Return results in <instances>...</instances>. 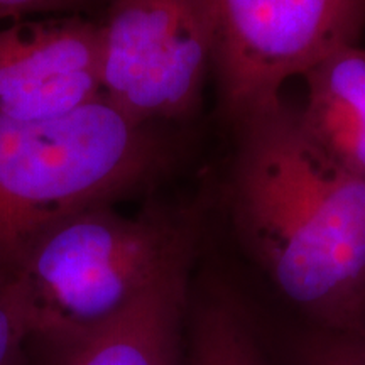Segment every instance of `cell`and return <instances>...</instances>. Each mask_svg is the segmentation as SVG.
<instances>
[{
	"label": "cell",
	"mask_w": 365,
	"mask_h": 365,
	"mask_svg": "<svg viewBox=\"0 0 365 365\" xmlns=\"http://www.w3.org/2000/svg\"><path fill=\"white\" fill-rule=\"evenodd\" d=\"M239 127L227 203L242 252L279 312L365 333V180L327 156L282 100Z\"/></svg>",
	"instance_id": "6da1fadb"
},
{
	"label": "cell",
	"mask_w": 365,
	"mask_h": 365,
	"mask_svg": "<svg viewBox=\"0 0 365 365\" xmlns=\"http://www.w3.org/2000/svg\"><path fill=\"white\" fill-rule=\"evenodd\" d=\"M202 235L200 210L154 203L135 215L97 205L56 223L9 266L33 344L110 323L166 274L195 262Z\"/></svg>",
	"instance_id": "7a4b0ae2"
},
{
	"label": "cell",
	"mask_w": 365,
	"mask_h": 365,
	"mask_svg": "<svg viewBox=\"0 0 365 365\" xmlns=\"http://www.w3.org/2000/svg\"><path fill=\"white\" fill-rule=\"evenodd\" d=\"M171 158L158 125L105 98L51 120L0 117V267L65 218L145 191Z\"/></svg>",
	"instance_id": "3957f363"
},
{
	"label": "cell",
	"mask_w": 365,
	"mask_h": 365,
	"mask_svg": "<svg viewBox=\"0 0 365 365\" xmlns=\"http://www.w3.org/2000/svg\"><path fill=\"white\" fill-rule=\"evenodd\" d=\"M102 95L144 125L198 108L213 66L212 0H103Z\"/></svg>",
	"instance_id": "277c9868"
},
{
	"label": "cell",
	"mask_w": 365,
	"mask_h": 365,
	"mask_svg": "<svg viewBox=\"0 0 365 365\" xmlns=\"http://www.w3.org/2000/svg\"><path fill=\"white\" fill-rule=\"evenodd\" d=\"M213 68L223 110L240 124L281 102V86L357 44L365 0H212Z\"/></svg>",
	"instance_id": "5b68a950"
},
{
	"label": "cell",
	"mask_w": 365,
	"mask_h": 365,
	"mask_svg": "<svg viewBox=\"0 0 365 365\" xmlns=\"http://www.w3.org/2000/svg\"><path fill=\"white\" fill-rule=\"evenodd\" d=\"M103 98L102 31L88 14L0 26V117L43 122Z\"/></svg>",
	"instance_id": "8992f818"
},
{
	"label": "cell",
	"mask_w": 365,
	"mask_h": 365,
	"mask_svg": "<svg viewBox=\"0 0 365 365\" xmlns=\"http://www.w3.org/2000/svg\"><path fill=\"white\" fill-rule=\"evenodd\" d=\"M195 262L166 274L107 325L73 339L33 344L31 365H185Z\"/></svg>",
	"instance_id": "52a82bcc"
},
{
	"label": "cell",
	"mask_w": 365,
	"mask_h": 365,
	"mask_svg": "<svg viewBox=\"0 0 365 365\" xmlns=\"http://www.w3.org/2000/svg\"><path fill=\"white\" fill-rule=\"evenodd\" d=\"M185 365H276L257 299L228 274L210 269L191 279Z\"/></svg>",
	"instance_id": "ba28073f"
},
{
	"label": "cell",
	"mask_w": 365,
	"mask_h": 365,
	"mask_svg": "<svg viewBox=\"0 0 365 365\" xmlns=\"http://www.w3.org/2000/svg\"><path fill=\"white\" fill-rule=\"evenodd\" d=\"M298 120L327 156L365 180V49H336L303 75Z\"/></svg>",
	"instance_id": "9c48e42d"
},
{
	"label": "cell",
	"mask_w": 365,
	"mask_h": 365,
	"mask_svg": "<svg viewBox=\"0 0 365 365\" xmlns=\"http://www.w3.org/2000/svg\"><path fill=\"white\" fill-rule=\"evenodd\" d=\"M257 304L276 365H365V333L312 327Z\"/></svg>",
	"instance_id": "30bf717a"
},
{
	"label": "cell",
	"mask_w": 365,
	"mask_h": 365,
	"mask_svg": "<svg viewBox=\"0 0 365 365\" xmlns=\"http://www.w3.org/2000/svg\"><path fill=\"white\" fill-rule=\"evenodd\" d=\"M33 335L14 293L9 267H0V365H31Z\"/></svg>",
	"instance_id": "8fae6325"
},
{
	"label": "cell",
	"mask_w": 365,
	"mask_h": 365,
	"mask_svg": "<svg viewBox=\"0 0 365 365\" xmlns=\"http://www.w3.org/2000/svg\"><path fill=\"white\" fill-rule=\"evenodd\" d=\"M103 0H0V26L29 17L86 14Z\"/></svg>",
	"instance_id": "7c38bea8"
}]
</instances>
